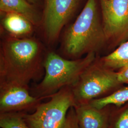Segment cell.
Instances as JSON below:
<instances>
[{"label": "cell", "mask_w": 128, "mask_h": 128, "mask_svg": "<svg viewBox=\"0 0 128 128\" xmlns=\"http://www.w3.org/2000/svg\"><path fill=\"white\" fill-rule=\"evenodd\" d=\"M42 53L41 44L34 38H5L0 46V81L28 86L41 75Z\"/></svg>", "instance_id": "6da1fadb"}, {"label": "cell", "mask_w": 128, "mask_h": 128, "mask_svg": "<svg viewBox=\"0 0 128 128\" xmlns=\"http://www.w3.org/2000/svg\"><path fill=\"white\" fill-rule=\"evenodd\" d=\"M63 45L66 53L74 58L91 53L96 54L107 46L97 0H87L66 33Z\"/></svg>", "instance_id": "7a4b0ae2"}, {"label": "cell", "mask_w": 128, "mask_h": 128, "mask_svg": "<svg viewBox=\"0 0 128 128\" xmlns=\"http://www.w3.org/2000/svg\"><path fill=\"white\" fill-rule=\"evenodd\" d=\"M96 53H89L80 59L68 60L54 52L49 53L43 62L45 76L30 90L32 96L42 99L66 86H72L85 70L96 60Z\"/></svg>", "instance_id": "3957f363"}, {"label": "cell", "mask_w": 128, "mask_h": 128, "mask_svg": "<svg viewBox=\"0 0 128 128\" xmlns=\"http://www.w3.org/2000/svg\"><path fill=\"white\" fill-rule=\"evenodd\" d=\"M123 86L118 79L117 72L105 67L96 58L72 86L76 106L107 96Z\"/></svg>", "instance_id": "277c9868"}, {"label": "cell", "mask_w": 128, "mask_h": 128, "mask_svg": "<svg viewBox=\"0 0 128 128\" xmlns=\"http://www.w3.org/2000/svg\"><path fill=\"white\" fill-rule=\"evenodd\" d=\"M50 98L40 104L32 114L23 113L30 128H64L69 110L76 106L72 86L62 88Z\"/></svg>", "instance_id": "5b68a950"}, {"label": "cell", "mask_w": 128, "mask_h": 128, "mask_svg": "<svg viewBox=\"0 0 128 128\" xmlns=\"http://www.w3.org/2000/svg\"><path fill=\"white\" fill-rule=\"evenodd\" d=\"M107 46L115 49L128 40V0H99Z\"/></svg>", "instance_id": "8992f818"}, {"label": "cell", "mask_w": 128, "mask_h": 128, "mask_svg": "<svg viewBox=\"0 0 128 128\" xmlns=\"http://www.w3.org/2000/svg\"><path fill=\"white\" fill-rule=\"evenodd\" d=\"M42 100L32 96L28 86L0 81V114L33 112Z\"/></svg>", "instance_id": "52a82bcc"}, {"label": "cell", "mask_w": 128, "mask_h": 128, "mask_svg": "<svg viewBox=\"0 0 128 128\" xmlns=\"http://www.w3.org/2000/svg\"><path fill=\"white\" fill-rule=\"evenodd\" d=\"M80 0H45L41 21L47 41L56 40L76 9Z\"/></svg>", "instance_id": "ba28073f"}, {"label": "cell", "mask_w": 128, "mask_h": 128, "mask_svg": "<svg viewBox=\"0 0 128 128\" xmlns=\"http://www.w3.org/2000/svg\"><path fill=\"white\" fill-rule=\"evenodd\" d=\"M114 105H108L101 109L90 104L74 107L80 128H108L110 114Z\"/></svg>", "instance_id": "9c48e42d"}, {"label": "cell", "mask_w": 128, "mask_h": 128, "mask_svg": "<svg viewBox=\"0 0 128 128\" xmlns=\"http://www.w3.org/2000/svg\"><path fill=\"white\" fill-rule=\"evenodd\" d=\"M0 10L2 13H14L22 15L34 26L41 22L32 4L27 0H0Z\"/></svg>", "instance_id": "30bf717a"}, {"label": "cell", "mask_w": 128, "mask_h": 128, "mask_svg": "<svg viewBox=\"0 0 128 128\" xmlns=\"http://www.w3.org/2000/svg\"><path fill=\"white\" fill-rule=\"evenodd\" d=\"M2 23L5 30L13 37L20 38L30 34L34 26L28 18L14 13H3Z\"/></svg>", "instance_id": "8fae6325"}, {"label": "cell", "mask_w": 128, "mask_h": 128, "mask_svg": "<svg viewBox=\"0 0 128 128\" xmlns=\"http://www.w3.org/2000/svg\"><path fill=\"white\" fill-rule=\"evenodd\" d=\"M105 67L116 71L128 63V40L108 55L98 59Z\"/></svg>", "instance_id": "7c38bea8"}, {"label": "cell", "mask_w": 128, "mask_h": 128, "mask_svg": "<svg viewBox=\"0 0 128 128\" xmlns=\"http://www.w3.org/2000/svg\"><path fill=\"white\" fill-rule=\"evenodd\" d=\"M128 102V86L120 87L111 94L104 97L91 101L92 106L101 109L108 105L120 107Z\"/></svg>", "instance_id": "4fadbf2b"}, {"label": "cell", "mask_w": 128, "mask_h": 128, "mask_svg": "<svg viewBox=\"0 0 128 128\" xmlns=\"http://www.w3.org/2000/svg\"><path fill=\"white\" fill-rule=\"evenodd\" d=\"M108 128H128V102L114 107L111 112Z\"/></svg>", "instance_id": "5bb4252c"}, {"label": "cell", "mask_w": 128, "mask_h": 128, "mask_svg": "<svg viewBox=\"0 0 128 128\" xmlns=\"http://www.w3.org/2000/svg\"><path fill=\"white\" fill-rule=\"evenodd\" d=\"M0 127L2 128H31L26 122L22 112L0 114Z\"/></svg>", "instance_id": "9a60e30c"}, {"label": "cell", "mask_w": 128, "mask_h": 128, "mask_svg": "<svg viewBox=\"0 0 128 128\" xmlns=\"http://www.w3.org/2000/svg\"><path fill=\"white\" fill-rule=\"evenodd\" d=\"M63 128H80L78 124L74 107H71L69 110L66 120Z\"/></svg>", "instance_id": "2e32d148"}, {"label": "cell", "mask_w": 128, "mask_h": 128, "mask_svg": "<svg viewBox=\"0 0 128 128\" xmlns=\"http://www.w3.org/2000/svg\"><path fill=\"white\" fill-rule=\"evenodd\" d=\"M118 79L122 84H128V63L117 72Z\"/></svg>", "instance_id": "e0dca14e"}, {"label": "cell", "mask_w": 128, "mask_h": 128, "mask_svg": "<svg viewBox=\"0 0 128 128\" xmlns=\"http://www.w3.org/2000/svg\"><path fill=\"white\" fill-rule=\"evenodd\" d=\"M27 0L28 2H30V3H31L32 4H34L37 2L38 0Z\"/></svg>", "instance_id": "ac0fdd59"}]
</instances>
